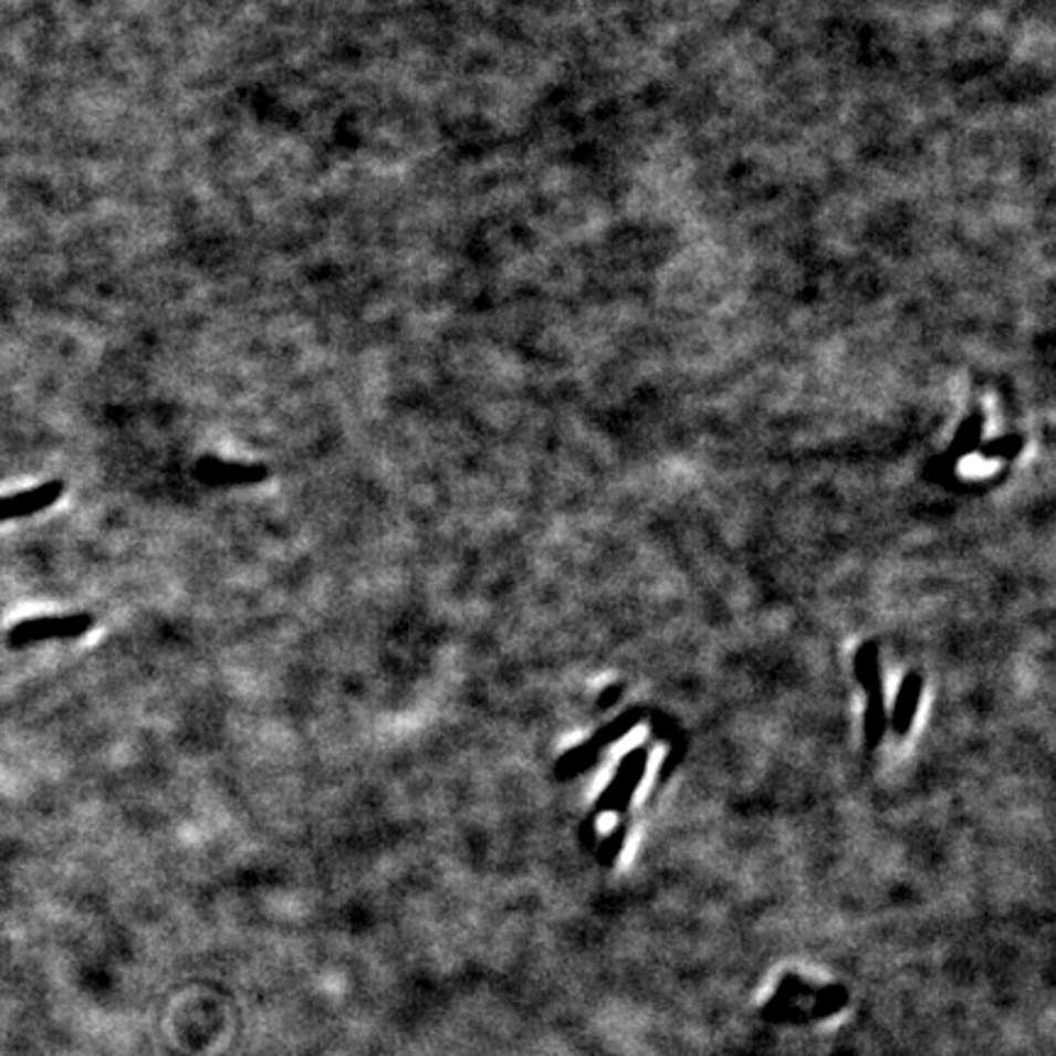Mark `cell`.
Instances as JSON below:
<instances>
[{"label":"cell","instance_id":"cell-1","mask_svg":"<svg viewBox=\"0 0 1056 1056\" xmlns=\"http://www.w3.org/2000/svg\"><path fill=\"white\" fill-rule=\"evenodd\" d=\"M91 626H94V617L91 614H66V617H40V619H28L15 624L8 634V644L10 646H32L40 641H52V638H76L84 636Z\"/></svg>","mask_w":1056,"mask_h":1056},{"label":"cell","instance_id":"cell-2","mask_svg":"<svg viewBox=\"0 0 1056 1056\" xmlns=\"http://www.w3.org/2000/svg\"><path fill=\"white\" fill-rule=\"evenodd\" d=\"M856 676L864 682L868 692V710H866V741L868 746H878L880 736H884V690H880L878 676V660L876 646L866 644L858 648L856 654Z\"/></svg>","mask_w":1056,"mask_h":1056},{"label":"cell","instance_id":"cell-3","mask_svg":"<svg viewBox=\"0 0 1056 1056\" xmlns=\"http://www.w3.org/2000/svg\"><path fill=\"white\" fill-rule=\"evenodd\" d=\"M641 717H644V710H641V707H636V710L621 714V717L617 719V722H611V724H607L605 729H599L597 734L587 741V744L577 746V749H573V751H567L565 756H561L558 765H555V773H558V777H573V775H577L579 771L587 769L589 761L597 756V751H599L602 746L609 744V741H614L617 736L626 734V731H631V729L638 724V719H641Z\"/></svg>","mask_w":1056,"mask_h":1056},{"label":"cell","instance_id":"cell-4","mask_svg":"<svg viewBox=\"0 0 1056 1056\" xmlns=\"http://www.w3.org/2000/svg\"><path fill=\"white\" fill-rule=\"evenodd\" d=\"M646 763H648V751L646 749H636L631 751L629 756H626L619 765V771L617 775H614V781L611 785L607 787L605 793H602L599 797V803H597V809H595V815H592L587 822H589V832L592 827H595V824H592V819H595L597 815H602V812H611V809H617V812H624L626 805H629V799L636 791V785L641 783V775L646 771Z\"/></svg>","mask_w":1056,"mask_h":1056},{"label":"cell","instance_id":"cell-5","mask_svg":"<svg viewBox=\"0 0 1056 1056\" xmlns=\"http://www.w3.org/2000/svg\"><path fill=\"white\" fill-rule=\"evenodd\" d=\"M196 478L211 487H245L266 480L264 466H240V462H226L218 458H201L196 462Z\"/></svg>","mask_w":1056,"mask_h":1056},{"label":"cell","instance_id":"cell-6","mask_svg":"<svg viewBox=\"0 0 1056 1056\" xmlns=\"http://www.w3.org/2000/svg\"><path fill=\"white\" fill-rule=\"evenodd\" d=\"M62 494H64V482L52 480L40 487H32V490L22 494L0 496V524L8 519H22V516L38 514L42 512V509L52 506Z\"/></svg>","mask_w":1056,"mask_h":1056},{"label":"cell","instance_id":"cell-7","mask_svg":"<svg viewBox=\"0 0 1056 1056\" xmlns=\"http://www.w3.org/2000/svg\"><path fill=\"white\" fill-rule=\"evenodd\" d=\"M920 694H922V678L917 676V672H910V676L905 678V682H902L900 694H898V704H896V714H892V729H896V734H908V731H910L917 702H920Z\"/></svg>","mask_w":1056,"mask_h":1056},{"label":"cell","instance_id":"cell-8","mask_svg":"<svg viewBox=\"0 0 1056 1056\" xmlns=\"http://www.w3.org/2000/svg\"><path fill=\"white\" fill-rule=\"evenodd\" d=\"M619 694H621V684H614V688H611L609 692H607V690L602 692V698H599V704H597V707H609L614 700L619 698Z\"/></svg>","mask_w":1056,"mask_h":1056}]
</instances>
